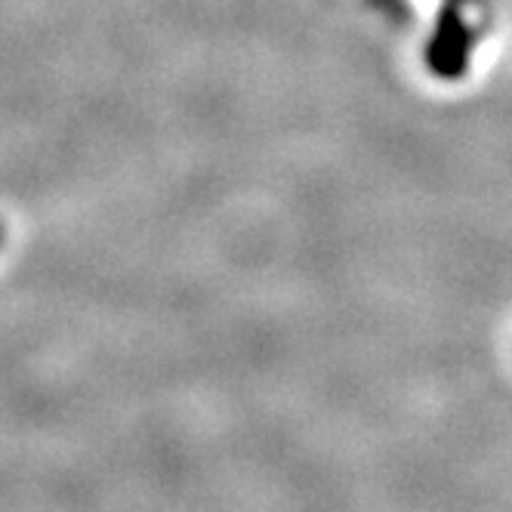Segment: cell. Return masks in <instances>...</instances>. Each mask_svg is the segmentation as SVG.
I'll return each instance as SVG.
<instances>
[{"label": "cell", "instance_id": "1", "mask_svg": "<svg viewBox=\"0 0 512 512\" xmlns=\"http://www.w3.org/2000/svg\"><path fill=\"white\" fill-rule=\"evenodd\" d=\"M0 244H4V226H0Z\"/></svg>", "mask_w": 512, "mask_h": 512}]
</instances>
